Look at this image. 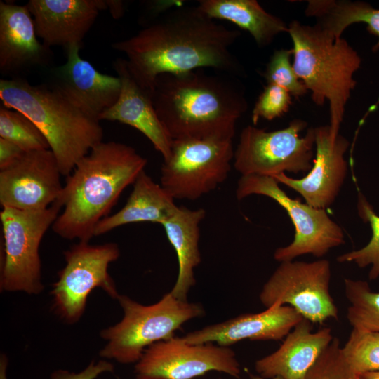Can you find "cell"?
Listing matches in <instances>:
<instances>
[{
  "label": "cell",
  "instance_id": "cell-38",
  "mask_svg": "<svg viewBox=\"0 0 379 379\" xmlns=\"http://www.w3.org/2000/svg\"><path fill=\"white\" fill-rule=\"evenodd\" d=\"M249 376L251 379H265L258 375L250 374ZM272 379H282V378H281L280 377H275Z\"/></svg>",
  "mask_w": 379,
  "mask_h": 379
},
{
  "label": "cell",
  "instance_id": "cell-14",
  "mask_svg": "<svg viewBox=\"0 0 379 379\" xmlns=\"http://www.w3.org/2000/svg\"><path fill=\"white\" fill-rule=\"evenodd\" d=\"M62 175L51 149L25 152L0 171V204L23 211L46 209L61 195Z\"/></svg>",
  "mask_w": 379,
  "mask_h": 379
},
{
  "label": "cell",
  "instance_id": "cell-5",
  "mask_svg": "<svg viewBox=\"0 0 379 379\" xmlns=\"http://www.w3.org/2000/svg\"><path fill=\"white\" fill-rule=\"evenodd\" d=\"M288 27L294 71L314 104L328 102L329 126L339 133L345 106L356 86L354 76L361 67V57L345 39H334L316 24L293 20Z\"/></svg>",
  "mask_w": 379,
  "mask_h": 379
},
{
  "label": "cell",
  "instance_id": "cell-36",
  "mask_svg": "<svg viewBox=\"0 0 379 379\" xmlns=\"http://www.w3.org/2000/svg\"><path fill=\"white\" fill-rule=\"evenodd\" d=\"M8 366V358L5 353L0 354V379H8L7 368Z\"/></svg>",
  "mask_w": 379,
  "mask_h": 379
},
{
  "label": "cell",
  "instance_id": "cell-10",
  "mask_svg": "<svg viewBox=\"0 0 379 379\" xmlns=\"http://www.w3.org/2000/svg\"><path fill=\"white\" fill-rule=\"evenodd\" d=\"M234 154L232 139L172 140L159 184L174 199L195 201L226 180Z\"/></svg>",
  "mask_w": 379,
  "mask_h": 379
},
{
  "label": "cell",
  "instance_id": "cell-37",
  "mask_svg": "<svg viewBox=\"0 0 379 379\" xmlns=\"http://www.w3.org/2000/svg\"><path fill=\"white\" fill-rule=\"evenodd\" d=\"M360 379H379V371L364 373L359 376Z\"/></svg>",
  "mask_w": 379,
  "mask_h": 379
},
{
  "label": "cell",
  "instance_id": "cell-23",
  "mask_svg": "<svg viewBox=\"0 0 379 379\" xmlns=\"http://www.w3.org/2000/svg\"><path fill=\"white\" fill-rule=\"evenodd\" d=\"M174 200L144 170L133 184V190L125 205L117 213L98 222L94 237L131 223L152 222L161 225L178 206Z\"/></svg>",
  "mask_w": 379,
  "mask_h": 379
},
{
  "label": "cell",
  "instance_id": "cell-16",
  "mask_svg": "<svg viewBox=\"0 0 379 379\" xmlns=\"http://www.w3.org/2000/svg\"><path fill=\"white\" fill-rule=\"evenodd\" d=\"M80 48H66L67 61L53 69L52 81L48 86L84 114L99 121L100 116L117 102L121 81L118 77L99 72L81 58Z\"/></svg>",
  "mask_w": 379,
  "mask_h": 379
},
{
  "label": "cell",
  "instance_id": "cell-2",
  "mask_svg": "<svg viewBox=\"0 0 379 379\" xmlns=\"http://www.w3.org/2000/svg\"><path fill=\"white\" fill-rule=\"evenodd\" d=\"M172 140L233 139L248 103L239 84L201 69L159 75L150 93Z\"/></svg>",
  "mask_w": 379,
  "mask_h": 379
},
{
  "label": "cell",
  "instance_id": "cell-35",
  "mask_svg": "<svg viewBox=\"0 0 379 379\" xmlns=\"http://www.w3.org/2000/svg\"><path fill=\"white\" fill-rule=\"evenodd\" d=\"M107 8H109L114 18H119L124 14V4L121 1H106Z\"/></svg>",
  "mask_w": 379,
  "mask_h": 379
},
{
  "label": "cell",
  "instance_id": "cell-18",
  "mask_svg": "<svg viewBox=\"0 0 379 379\" xmlns=\"http://www.w3.org/2000/svg\"><path fill=\"white\" fill-rule=\"evenodd\" d=\"M26 6L43 43L65 48L81 46L99 12L107 8L103 0H29Z\"/></svg>",
  "mask_w": 379,
  "mask_h": 379
},
{
  "label": "cell",
  "instance_id": "cell-31",
  "mask_svg": "<svg viewBox=\"0 0 379 379\" xmlns=\"http://www.w3.org/2000/svg\"><path fill=\"white\" fill-rule=\"evenodd\" d=\"M304 379H360L343 358L338 338H333Z\"/></svg>",
  "mask_w": 379,
  "mask_h": 379
},
{
  "label": "cell",
  "instance_id": "cell-7",
  "mask_svg": "<svg viewBox=\"0 0 379 379\" xmlns=\"http://www.w3.org/2000/svg\"><path fill=\"white\" fill-rule=\"evenodd\" d=\"M62 209L60 198L44 210L2 208L1 292H22L28 295L43 292L39 246L45 233L51 228Z\"/></svg>",
  "mask_w": 379,
  "mask_h": 379
},
{
  "label": "cell",
  "instance_id": "cell-19",
  "mask_svg": "<svg viewBox=\"0 0 379 379\" xmlns=\"http://www.w3.org/2000/svg\"><path fill=\"white\" fill-rule=\"evenodd\" d=\"M33 18L27 6L0 1V71L16 75L27 69L47 66L50 47L37 39Z\"/></svg>",
  "mask_w": 379,
  "mask_h": 379
},
{
  "label": "cell",
  "instance_id": "cell-28",
  "mask_svg": "<svg viewBox=\"0 0 379 379\" xmlns=\"http://www.w3.org/2000/svg\"><path fill=\"white\" fill-rule=\"evenodd\" d=\"M0 138L25 152L50 149L43 133L27 116L4 105L0 108Z\"/></svg>",
  "mask_w": 379,
  "mask_h": 379
},
{
  "label": "cell",
  "instance_id": "cell-22",
  "mask_svg": "<svg viewBox=\"0 0 379 379\" xmlns=\"http://www.w3.org/2000/svg\"><path fill=\"white\" fill-rule=\"evenodd\" d=\"M206 213L204 208L192 210L177 206L161 224L175 251L178 263V277L169 292L181 300H187L188 293L196 283L194 269L201 261L199 225Z\"/></svg>",
  "mask_w": 379,
  "mask_h": 379
},
{
  "label": "cell",
  "instance_id": "cell-21",
  "mask_svg": "<svg viewBox=\"0 0 379 379\" xmlns=\"http://www.w3.org/2000/svg\"><path fill=\"white\" fill-rule=\"evenodd\" d=\"M113 66L121 81V92L115 104L100 116L99 121H119L135 128L152 142L164 160L168 159L172 140L157 114L150 93L135 82L125 60H115Z\"/></svg>",
  "mask_w": 379,
  "mask_h": 379
},
{
  "label": "cell",
  "instance_id": "cell-29",
  "mask_svg": "<svg viewBox=\"0 0 379 379\" xmlns=\"http://www.w3.org/2000/svg\"><path fill=\"white\" fill-rule=\"evenodd\" d=\"M342 354L358 376L379 371V332L352 328Z\"/></svg>",
  "mask_w": 379,
  "mask_h": 379
},
{
  "label": "cell",
  "instance_id": "cell-8",
  "mask_svg": "<svg viewBox=\"0 0 379 379\" xmlns=\"http://www.w3.org/2000/svg\"><path fill=\"white\" fill-rule=\"evenodd\" d=\"M65 266L52 284L51 308L64 323H77L82 317L89 294L100 288L111 298L119 296L114 279L108 272L110 263L120 256L114 242L91 244L78 241L63 252Z\"/></svg>",
  "mask_w": 379,
  "mask_h": 379
},
{
  "label": "cell",
  "instance_id": "cell-33",
  "mask_svg": "<svg viewBox=\"0 0 379 379\" xmlns=\"http://www.w3.org/2000/svg\"><path fill=\"white\" fill-rule=\"evenodd\" d=\"M114 371V366L106 359L91 363L81 371L74 373L65 369H57L51 374V379H95L103 373Z\"/></svg>",
  "mask_w": 379,
  "mask_h": 379
},
{
  "label": "cell",
  "instance_id": "cell-26",
  "mask_svg": "<svg viewBox=\"0 0 379 379\" xmlns=\"http://www.w3.org/2000/svg\"><path fill=\"white\" fill-rule=\"evenodd\" d=\"M344 286L350 302L347 319L352 328L379 332V291L360 279H345Z\"/></svg>",
  "mask_w": 379,
  "mask_h": 379
},
{
  "label": "cell",
  "instance_id": "cell-9",
  "mask_svg": "<svg viewBox=\"0 0 379 379\" xmlns=\"http://www.w3.org/2000/svg\"><path fill=\"white\" fill-rule=\"evenodd\" d=\"M307 126L294 119L283 129L267 131L248 125L241 132L234 154V167L241 175L274 177L285 172L310 171L315 147L314 128L300 132Z\"/></svg>",
  "mask_w": 379,
  "mask_h": 379
},
{
  "label": "cell",
  "instance_id": "cell-24",
  "mask_svg": "<svg viewBox=\"0 0 379 379\" xmlns=\"http://www.w3.org/2000/svg\"><path fill=\"white\" fill-rule=\"evenodd\" d=\"M197 7L213 20L230 21L248 32L260 46H267L278 34L288 32V25L255 0H201Z\"/></svg>",
  "mask_w": 379,
  "mask_h": 379
},
{
  "label": "cell",
  "instance_id": "cell-12",
  "mask_svg": "<svg viewBox=\"0 0 379 379\" xmlns=\"http://www.w3.org/2000/svg\"><path fill=\"white\" fill-rule=\"evenodd\" d=\"M331 268L328 260L280 262L265 283L259 299L266 308L288 305L312 324L338 319L330 293Z\"/></svg>",
  "mask_w": 379,
  "mask_h": 379
},
{
  "label": "cell",
  "instance_id": "cell-32",
  "mask_svg": "<svg viewBox=\"0 0 379 379\" xmlns=\"http://www.w3.org/2000/svg\"><path fill=\"white\" fill-rule=\"evenodd\" d=\"M291 95L283 88L267 84L259 95L252 112V121L255 126L260 118L272 120L284 114L291 105Z\"/></svg>",
  "mask_w": 379,
  "mask_h": 379
},
{
  "label": "cell",
  "instance_id": "cell-17",
  "mask_svg": "<svg viewBox=\"0 0 379 379\" xmlns=\"http://www.w3.org/2000/svg\"><path fill=\"white\" fill-rule=\"evenodd\" d=\"M303 317L288 305H274L258 313H245L187 333L190 344L214 343L230 347L243 340H279Z\"/></svg>",
  "mask_w": 379,
  "mask_h": 379
},
{
  "label": "cell",
  "instance_id": "cell-15",
  "mask_svg": "<svg viewBox=\"0 0 379 379\" xmlns=\"http://www.w3.org/2000/svg\"><path fill=\"white\" fill-rule=\"evenodd\" d=\"M314 138V165L306 176L294 179L280 173L273 178L298 192L307 204L326 209L335 201L345 180L348 164L345 154L350 142L329 125L315 127Z\"/></svg>",
  "mask_w": 379,
  "mask_h": 379
},
{
  "label": "cell",
  "instance_id": "cell-3",
  "mask_svg": "<svg viewBox=\"0 0 379 379\" xmlns=\"http://www.w3.org/2000/svg\"><path fill=\"white\" fill-rule=\"evenodd\" d=\"M147 163L128 145L102 141L95 145L67 176L60 197L62 209L52 230L67 240L89 242L98 222L109 215Z\"/></svg>",
  "mask_w": 379,
  "mask_h": 379
},
{
  "label": "cell",
  "instance_id": "cell-30",
  "mask_svg": "<svg viewBox=\"0 0 379 379\" xmlns=\"http://www.w3.org/2000/svg\"><path fill=\"white\" fill-rule=\"evenodd\" d=\"M292 49L276 50L267 65L263 74L267 84H274L287 91L291 95L299 98L308 91L304 84L297 77L291 57Z\"/></svg>",
  "mask_w": 379,
  "mask_h": 379
},
{
  "label": "cell",
  "instance_id": "cell-20",
  "mask_svg": "<svg viewBox=\"0 0 379 379\" xmlns=\"http://www.w3.org/2000/svg\"><path fill=\"white\" fill-rule=\"evenodd\" d=\"M312 324L302 318L277 350L258 359L255 369L258 375L265 379H304L334 338L328 327L312 332Z\"/></svg>",
  "mask_w": 379,
  "mask_h": 379
},
{
  "label": "cell",
  "instance_id": "cell-27",
  "mask_svg": "<svg viewBox=\"0 0 379 379\" xmlns=\"http://www.w3.org/2000/svg\"><path fill=\"white\" fill-rule=\"evenodd\" d=\"M357 213L364 223H368L372 235L368 243L360 249L342 254L337 258L339 262H354L359 267L371 265L368 279L371 281L379 277V215L366 197L359 192L357 203Z\"/></svg>",
  "mask_w": 379,
  "mask_h": 379
},
{
  "label": "cell",
  "instance_id": "cell-34",
  "mask_svg": "<svg viewBox=\"0 0 379 379\" xmlns=\"http://www.w3.org/2000/svg\"><path fill=\"white\" fill-rule=\"evenodd\" d=\"M25 152L14 143L0 138V171L13 165Z\"/></svg>",
  "mask_w": 379,
  "mask_h": 379
},
{
  "label": "cell",
  "instance_id": "cell-25",
  "mask_svg": "<svg viewBox=\"0 0 379 379\" xmlns=\"http://www.w3.org/2000/svg\"><path fill=\"white\" fill-rule=\"evenodd\" d=\"M305 15L314 18L316 25L335 39L342 37L351 25L363 22L367 31L378 38L372 50H379V8L367 2L349 0H309Z\"/></svg>",
  "mask_w": 379,
  "mask_h": 379
},
{
  "label": "cell",
  "instance_id": "cell-6",
  "mask_svg": "<svg viewBox=\"0 0 379 379\" xmlns=\"http://www.w3.org/2000/svg\"><path fill=\"white\" fill-rule=\"evenodd\" d=\"M117 300L124 316L100 332L106 343L99 356L121 364L137 363L148 347L175 337L183 324L205 313L199 303L179 300L170 292L149 305L126 295L120 294Z\"/></svg>",
  "mask_w": 379,
  "mask_h": 379
},
{
  "label": "cell",
  "instance_id": "cell-1",
  "mask_svg": "<svg viewBox=\"0 0 379 379\" xmlns=\"http://www.w3.org/2000/svg\"><path fill=\"white\" fill-rule=\"evenodd\" d=\"M240 34L197 6L178 7L112 46L126 55L131 77L151 93L157 78L164 74L211 68L228 75L241 74V67L230 51Z\"/></svg>",
  "mask_w": 379,
  "mask_h": 379
},
{
  "label": "cell",
  "instance_id": "cell-13",
  "mask_svg": "<svg viewBox=\"0 0 379 379\" xmlns=\"http://www.w3.org/2000/svg\"><path fill=\"white\" fill-rule=\"evenodd\" d=\"M211 371L239 378L235 352L230 347L190 344L175 336L148 347L134 368L136 379H193Z\"/></svg>",
  "mask_w": 379,
  "mask_h": 379
},
{
  "label": "cell",
  "instance_id": "cell-11",
  "mask_svg": "<svg viewBox=\"0 0 379 379\" xmlns=\"http://www.w3.org/2000/svg\"><path fill=\"white\" fill-rule=\"evenodd\" d=\"M252 194L266 196L278 203L286 210L295 227L293 241L277 248L274 260L280 262L292 261L305 254L321 258L331 248L345 244L343 229L328 216L325 209L316 208L302 203L299 199L289 197L274 178L241 175L236 190L237 199Z\"/></svg>",
  "mask_w": 379,
  "mask_h": 379
},
{
  "label": "cell",
  "instance_id": "cell-4",
  "mask_svg": "<svg viewBox=\"0 0 379 379\" xmlns=\"http://www.w3.org/2000/svg\"><path fill=\"white\" fill-rule=\"evenodd\" d=\"M0 100L8 108L27 116L41 131L62 176L102 142L100 121L92 119L46 84L32 85L15 77L0 80Z\"/></svg>",
  "mask_w": 379,
  "mask_h": 379
}]
</instances>
